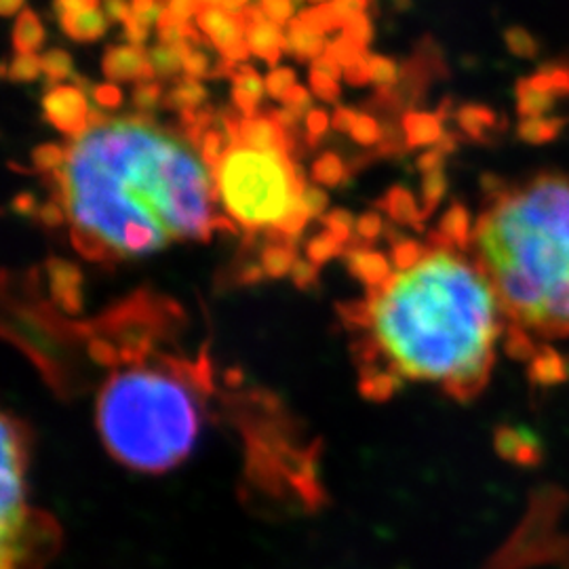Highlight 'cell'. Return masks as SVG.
I'll return each instance as SVG.
<instances>
[{"label": "cell", "instance_id": "obj_49", "mask_svg": "<svg viewBox=\"0 0 569 569\" xmlns=\"http://www.w3.org/2000/svg\"><path fill=\"white\" fill-rule=\"evenodd\" d=\"M281 102H283V106H289V108H296V110L305 112V114H310V110H312V98H310V91L305 89L302 84H293V87L284 93Z\"/></svg>", "mask_w": 569, "mask_h": 569}, {"label": "cell", "instance_id": "obj_53", "mask_svg": "<svg viewBox=\"0 0 569 569\" xmlns=\"http://www.w3.org/2000/svg\"><path fill=\"white\" fill-rule=\"evenodd\" d=\"M310 70H317V72H321V74H327V77H331V79H336V81H340V77L345 74V68L340 66V61L333 60L331 56H327L323 53L321 58H317V60L310 63Z\"/></svg>", "mask_w": 569, "mask_h": 569}, {"label": "cell", "instance_id": "obj_38", "mask_svg": "<svg viewBox=\"0 0 569 569\" xmlns=\"http://www.w3.org/2000/svg\"><path fill=\"white\" fill-rule=\"evenodd\" d=\"M300 201L312 218H321L326 213L327 204H329V197H327L326 190H321L319 186L306 183L302 188V194H300Z\"/></svg>", "mask_w": 569, "mask_h": 569}, {"label": "cell", "instance_id": "obj_56", "mask_svg": "<svg viewBox=\"0 0 569 569\" xmlns=\"http://www.w3.org/2000/svg\"><path fill=\"white\" fill-rule=\"evenodd\" d=\"M357 117H359V114H357L352 108L340 106V108H336V112H333L331 124H333V129H336V131L350 133V131H352V127H355V122H357Z\"/></svg>", "mask_w": 569, "mask_h": 569}, {"label": "cell", "instance_id": "obj_19", "mask_svg": "<svg viewBox=\"0 0 569 569\" xmlns=\"http://www.w3.org/2000/svg\"><path fill=\"white\" fill-rule=\"evenodd\" d=\"M204 100H207V89L201 81L183 77L182 81L164 96L163 102L167 108L183 112V110H201Z\"/></svg>", "mask_w": 569, "mask_h": 569}, {"label": "cell", "instance_id": "obj_45", "mask_svg": "<svg viewBox=\"0 0 569 569\" xmlns=\"http://www.w3.org/2000/svg\"><path fill=\"white\" fill-rule=\"evenodd\" d=\"M91 96H93L96 103H98L100 108H106V110H114V108H119L122 103V91L117 84H112V82L93 84V87H91Z\"/></svg>", "mask_w": 569, "mask_h": 569}, {"label": "cell", "instance_id": "obj_52", "mask_svg": "<svg viewBox=\"0 0 569 569\" xmlns=\"http://www.w3.org/2000/svg\"><path fill=\"white\" fill-rule=\"evenodd\" d=\"M150 34V26H146L143 21L131 16V20L124 23V39L131 42L133 47H143V42L148 41Z\"/></svg>", "mask_w": 569, "mask_h": 569}, {"label": "cell", "instance_id": "obj_51", "mask_svg": "<svg viewBox=\"0 0 569 569\" xmlns=\"http://www.w3.org/2000/svg\"><path fill=\"white\" fill-rule=\"evenodd\" d=\"M98 0H56V13L68 16V13H84V11H98Z\"/></svg>", "mask_w": 569, "mask_h": 569}, {"label": "cell", "instance_id": "obj_42", "mask_svg": "<svg viewBox=\"0 0 569 569\" xmlns=\"http://www.w3.org/2000/svg\"><path fill=\"white\" fill-rule=\"evenodd\" d=\"M355 232H357V237H359L361 241L371 243V241H376V239L385 232V222H382V218H380L378 213L369 211V213H363V216L357 220Z\"/></svg>", "mask_w": 569, "mask_h": 569}, {"label": "cell", "instance_id": "obj_10", "mask_svg": "<svg viewBox=\"0 0 569 569\" xmlns=\"http://www.w3.org/2000/svg\"><path fill=\"white\" fill-rule=\"evenodd\" d=\"M239 143L266 150V152H287L291 154L296 148V140L291 133H287L279 122L272 119V114H256V117H243L241 119V131H239Z\"/></svg>", "mask_w": 569, "mask_h": 569}, {"label": "cell", "instance_id": "obj_23", "mask_svg": "<svg viewBox=\"0 0 569 569\" xmlns=\"http://www.w3.org/2000/svg\"><path fill=\"white\" fill-rule=\"evenodd\" d=\"M42 72V61L37 53H18L9 66H4V77L13 82H34Z\"/></svg>", "mask_w": 569, "mask_h": 569}, {"label": "cell", "instance_id": "obj_11", "mask_svg": "<svg viewBox=\"0 0 569 569\" xmlns=\"http://www.w3.org/2000/svg\"><path fill=\"white\" fill-rule=\"evenodd\" d=\"M47 268H49V283H51L53 300L61 306L63 312H70V315L81 312V270L63 260H51Z\"/></svg>", "mask_w": 569, "mask_h": 569}, {"label": "cell", "instance_id": "obj_14", "mask_svg": "<svg viewBox=\"0 0 569 569\" xmlns=\"http://www.w3.org/2000/svg\"><path fill=\"white\" fill-rule=\"evenodd\" d=\"M284 51L300 61H315L327 51L323 34L306 26L300 18H293L284 26Z\"/></svg>", "mask_w": 569, "mask_h": 569}, {"label": "cell", "instance_id": "obj_58", "mask_svg": "<svg viewBox=\"0 0 569 569\" xmlns=\"http://www.w3.org/2000/svg\"><path fill=\"white\" fill-rule=\"evenodd\" d=\"M418 167H420V171L427 173V176L428 173L439 171V167H441V152H439V150H432V152L422 154L420 161H418Z\"/></svg>", "mask_w": 569, "mask_h": 569}, {"label": "cell", "instance_id": "obj_39", "mask_svg": "<svg viewBox=\"0 0 569 569\" xmlns=\"http://www.w3.org/2000/svg\"><path fill=\"white\" fill-rule=\"evenodd\" d=\"M89 357L100 366H117L121 363V348L106 342L102 338H93L89 342Z\"/></svg>", "mask_w": 569, "mask_h": 569}, {"label": "cell", "instance_id": "obj_8", "mask_svg": "<svg viewBox=\"0 0 569 569\" xmlns=\"http://www.w3.org/2000/svg\"><path fill=\"white\" fill-rule=\"evenodd\" d=\"M239 16L244 23V41L251 56L268 61L270 66H277L284 53L283 28L268 20L262 7L247 4Z\"/></svg>", "mask_w": 569, "mask_h": 569}, {"label": "cell", "instance_id": "obj_28", "mask_svg": "<svg viewBox=\"0 0 569 569\" xmlns=\"http://www.w3.org/2000/svg\"><path fill=\"white\" fill-rule=\"evenodd\" d=\"M425 253H427V244L401 239L392 247L390 262L397 268V272H403V270H409L411 266L418 264L425 258Z\"/></svg>", "mask_w": 569, "mask_h": 569}, {"label": "cell", "instance_id": "obj_30", "mask_svg": "<svg viewBox=\"0 0 569 569\" xmlns=\"http://www.w3.org/2000/svg\"><path fill=\"white\" fill-rule=\"evenodd\" d=\"M68 161V150L56 143H42L32 152V163L42 173H58Z\"/></svg>", "mask_w": 569, "mask_h": 569}, {"label": "cell", "instance_id": "obj_6", "mask_svg": "<svg viewBox=\"0 0 569 569\" xmlns=\"http://www.w3.org/2000/svg\"><path fill=\"white\" fill-rule=\"evenodd\" d=\"M194 20L204 39L220 51L222 60L239 66L251 56L239 13H230L220 4H201Z\"/></svg>", "mask_w": 569, "mask_h": 569}, {"label": "cell", "instance_id": "obj_47", "mask_svg": "<svg viewBox=\"0 0 569 569\" xmlns=\"http://www.w3.org/2000/svg\"><path fill=\"white\" fill-rule=\"evenodd\" d=\"M291 279H293L296 287L310 289L319 279V266L312 264L310 260H296L293 270H291Z\"/></svg>", "mask_w": 569, "mask_h": 569}, {"label": "cell", "instance_id": "obj_20", "mask_svg": "<svg viewBox=\"0 0 569 569\" xmlns=\"http://www.w3.org/2000/svg\"><path fill=\"white\" fill-rule=\"evenodd\" d=\"M296 260H298L296 249L291 243H270L262 251L260 264L270 279H281L287 272L293 270Z\"/></svg>", "mask_w": 569, "mask_h": 569}, {"label": "cell", "instance_id": "obj_44", "mask_svg": "<svg viewBox=\"0 0 569 569\" xmlns=\"http://www.w3.org/2000/svg\"><path fill=\"white\" fill-rule=\"evenodd\" d=\"M266 18L279 26H287L293 20V0H260Z\"/></svg>", "mask_w": 569, "mask_h": 569}, {"label": "cell", "instance_id": "obj_59", "mask_svg": "<svg viewBox=\"0 0 569 569\" xmlns=\"http://www.w3.org/2000/svg\"><path fill=\"white\" fill-rule=\"evenodd\" d=\"M264 274L262 264H247L243 268V272L239 274V279H241V283H258Z\"/></svg>", "mask_w": 569, "mask_h": 569}, {"label": "cell", "instance_id": "obj_2", "mask_svg": "<svg viewBox=\"0 0 569 569\" xmlns=\"http://www.w3.org/2000/svg\"><path fill=\"white\" fill-rule=\"evenodd\" d=\"M371 296L363 326L395 373L437 382L456 399L486 388L498 348L507 346V326L472 244L432 232L425 258Z\"/></svg>", "mask_w": 569, "mask_h": 569}, {"label": "cell", "instance_id": "obj_15", "mask_svg": "<svg viewBox=\"0 0 569 569\" xmlns=\"http://www.w3.org/2000/svg\"><path fill=\"white\" fill-rule=\"evenodd\" d=\"M58 20H60L61 30L74 41H98L108 30V18L102 16V11L68 13V16H60Z\"/></svg>", "mask_w": 569, "mask_h": 569}, {"label": "cell", "instance_id": "obj_33", "mask_svg": "<svg viewBox=\"0 0 569 569\" xmlns=\"http://www.w3.org/2000/svg\"><path fill=\"white\" fill-rule=\"evenodd\" d=\"M446 188H448V182H446V176H443L441 171L428 173L427 178H425V183H422V192H425V218L437 209V204L441 203V199H443V194H446Z\"/></svg>", "mask_w": 569, "mask_h": 569}, {"label": "cell", "instance_id": "obj_36", "mask_svg": "<svg viewBox=\"0 0 569 569\" xmlns=\"http://www.w3.org/2000/svg\"><path fill=\"white\" fill-rule=\"evenodd\" d=\"M298 84L296 82V72L291 68H274L268 79H266V91L274 98V100H283L284 93Z\"/></svg>", "mask_w": 569, "mask_h": 569}, {"label": "cell", "instance_id": "obj_12", "mask_svg": "<svg viewBox=\"0 0 569 569\" xmlns=\"http://www.w3.org/2000/svg\"><path fill=\"white\" fill-rule=\"evenodd\" d=\"M228 79L232 81V102L243 112V117L249 119L260 114L258 106L266 91V82L260 79V74L251 66L239 63L230 70Z\"/></svg>", "mask_w": 569, "mask_h": 569}, {"label": "cell", "instance_id": "obj_54", "mask_svg": "<svg viewBox=\"0 0 569 569\" xmlns=\"http://www.w3.org/2000/svg\"><path fill=\"white\" fill-rule=\"evenodd\" d=\"M39 220L47 228H58L66 222V209L58 203L42 204L39 209Z\"/></svg>", "mask_w": 569, "mask_h": 569}, {"label": "cell", "instance_id": "obj_16", "mask_svg": "<svg viewBox=\"0 0 569 569\" xmlns=\"http://www.w3.org/2000/svg\"><path fill=\"white\" fill-rule=\"evenodd\" d=\"M403 133L409 148L428 146L441 140V122L432 114L425 112H407L403 117Z\"/></svg>", "mask_w": 569, "mask_h": 569}, {"label": "cell", "instance_id": "obj_41", "mask_svg": "<svg viewBox=\"0 0 569 569\" xmlns=\"http://www.w3.org/2000/svg\"><path fill=\"white\" fill-rule=\"evenodd\" d=\"M131 13L146 26H152L163 18L164 4L161 0H131Z\"/></svg>", "mask_w": 569, "mask_h": 569}, {"label": "cell", "instance_id": "obj_5", "mask_svg": "<svg viewBox=\"0 0 569 569\" xmlns=\"http://www.w3.org/2000/svg\"><path fill=\"white\" fill-rule=\"evenodd\" d=\"M213 176L226 213L247 230H279L306 186L287 152L243 143L230 146Z\"/></svg>", "mask_w": 569, "mask_h": 569}, {"label": "cell", "instance_id": "obj_4", "mask_svg": "<svg viewBox=\"0 0 569 569\" xmlns=\"http://www.w3.org/2000/svg\"><path fill=\"white\" fill-rule=\"evenodd\" d=\"M197 387H209V376L192 366L142 361L117 371L98 401L103 446L121 465L143 472L178 467L201 430Z\"/></svg>", "mask_w": 569, "mask_h": 569}, {"label": "cell", "instance_id": "obj_46", "mask_svg": "<svg viewBox=\"0 0 569 569\" xmlns=\"http://www.w3.org/2000/svg\"><path fill=\"white\" fill-rule=\"evenodd\" d=\"M201 9L199 0H167L164 16L171 20L188 21Z\"/></svg>", "mask_w": 569, "mask_h": 569}, {"label": "cell", "instance_id": "obj_48", "mask_svg": "<svg viewBox=\"0 0 569 569\" xmlns=\"http://www.w3.org/2000/svg\"><path fill=\"white\" fill-rule=\"evenodd\" d=\"M345 79L352 87H363L371 82V70H369V56L361 60L352 61L345 68Z\"/></svg>", "mask_w": 569, "mask_h": 569}, {"label": "cell", "instance_id": "obj_50", "mask_svg": "<svg viewBox=\"0 0 569 569\" xmlns=\"http://www.w3.org/2000/svg\"><path fill=\"white\" fill-rule=\"evenodd\" d=\"M270 114H272L274 121L283 127L287 133H291L293 129H298V124L305 119V112H300V110H296V108H289V106L277 108V110H272ZM306 117H308V114H306Z\"/></svg>", "mask_w": 569, "mask_h": 569}, {"label": "cell", "instance_id": "obj_24", "mask_svg": "<svg viewBox=\"0 0 569 569\" xmlns=\"http://www.w3.org/2000/svg\"><path fill=\"white\" fill-rule=\"evenodd\" d=\"M180 51L183 56V74L188 79H194V81L216 79V68H211V61H209L201 47L186 44Z\"/></svg>", "mask_w": 569, "mask_h": 569}, {"label": "cell", "instance_id": "obj_9", "mask_svg": "<svg viewBox=\"0 0 569 569\" xmlns=\"http://www.w3.org/2000/svg\"><path fill=\"white\" fill-rule=\"evenodd\" d=\"M103 77L110 81H152L154 68L143 47L119 44L106 51L102 61Z\"/></svg>", "mask_w": 569, "mask_h": 569}, {"label": "cell", "instance_id": "obj_60", "mask_svg": "<svg viewBox=\"0 0 569 569\" xmlns=\"http://www.w3.org/2000/svg\"><path fill=\"white\" fill-rule=\"evenodd\" d=\"M26 0H0V11L2 16H16L18 11H23Z\"/></svg>", "mask_w": 569, "mask_h": 569}, {"label": "cell", "instance_id": "obj_64", "mask_svg": "<svg viewBox=\"0 0 569 569\" xmlns=\"http://www.w3.org/2000/svg\"><path fill=\"white\" fill-rule=\"evenodd\" d=\"M310 4H315V7H321V4H327V2H331V0H308Z\"/></svg>", "mask_w": 569, "mask_h": 569}, {"label": "cell", "instance_id": "obj_35", "mask_svg": "<svg viewBox=\"0 0 569 569\" xmlns=\"http://www.w3.org/2000/svg\"><path fill=\"white\" fill-rule=\"evenodd\" d=\"M310 89L323 102L336 103L340 100V82L317 70H310Z\"/></svg>", "mask_w": 569, "mask_h": 569}, {"label": "cell", "instance_id": "obj_40", "mask_svg": "<svg viewBox=\"0 0 569 569\" xmlns=\"http://www.w3.org/2000/svg\"><path fill=\"white\" fill-rule=\"evenodd\" d=\"M327 129H329L327 112L312 108L310 114L306 117V143L308 146H317V143L326 138Z\"/></svg>", "mask_w": 569, "mask_h": 569}, {"label": "cell", "instance_id": "obj_55", "mask_svg": "<svg viewBox=\"0 0 569 569\" xmlns=\"http://www.w3.org/2000/svg\"><path fill=\"white\" fill-rule=\"evenodd\" d=\"M106 18L108 21H114V23H127V21L131 20V4L129 2H124V0H108L106 2Z\"/></svg>", "mask_w": 569, "mask_h": 569}, {"label": "cell", "instance_id": "obj_57", "mask_svg": "<svg viewBox=\"0 0 569 569\" xmlns=\"http://www.w3.org/2000/svg\"><path fill=\"white\" fill-rule=\"evenodd\" d=\"M13 209L21 213V216H34V213H39L37 211V201H34V197L32 194H28V192H23V194H18L16 197V201H13Z\"/></svg>", "mask_w": 569, "mask_h": 569}, {"label": "cell", "instance_id": "obj_37", "mask_svg": "<svg viewBox=\"0 0 569 569\" xmlns=\"http://www.w3.org/2000/svg\"><path fill=\"white\" fill-rule=\"evenodd\" d=\"M342 34H345L346 39H350V41L355 42L357 47L367 49L369 42H371V37H373L371 20L367 18V13L366 16H359V18H355V20H350L346 23Z\"/></svg>", "mask_w": 569, "mask_h": 569}, {"label": "cell", "instance_id": "obj_22", "mask_svg": "<svg viewBox=\"0 0 569 569\" xmlns=\"http://www.w3.org/2000/svg\"><path fill=\"white\" fill-rule=\"evenodd\" d=\"M348 178V169L345 161L336 152H326L321 154L315 164H312V180L321 186H340Z\"/></svg>", "mask_w": 569, "mask_h": 569}, {"label": "cell", "instance_id": "obj_63", "mask_svg": "<svg viewBox=\"0 0 569 569\" xmlns=\"http://www.w3.org/2000/svg\"><path fill=\"white\" fill-rule=\"evenodd\" d=\"M201 4H220V7H224L228 0H199Z\"/></svg>", "mask_w": 569, "mask_h": 569}, {"label": "cell", "instance_id": "obj_31", "mask_svg": "<svg viewBox=\"0 0 569 569\" xmlns=\"http://www.w3.org/2000/svg\"><path fill=\"white\" fill-rule=\"evenodd\" d=\"M342 244L338 243L329 232L315 237L310 243L306 244V256L315 266L326 264L327 260L336 258L338 253H342Z\"/></svg>", "mask_w": 569, "mask_h": 569}, {"label": "cell", "instance_id": "obj_25", "mask_svg": "<svg viewBox=\"0 0 569 569\" xmlns=\"http://www.w3.org/2000/svg\"><path fill=\"white\" fill-rule=\"evenodd\" d=\"M399 387H401V376L399 373L380 371V373H373L371 378H366L361 382V392L366 395L367 399L387 401L388 397Z\"/></svg>", "mask_w": 569, "mask_h": 569}, {"label": "cell", "instance_id": "obj_29", "mask_svg": "<svg viewBox=\"0 0 569 569\" xmlns=\"http://www.w3.org/2000/svg\"><path fill=\"white\" fill-rule=\"evenodd\" d=\"M323 224H326L327 232L338 241V243L345 244L352 241V234H355V218L350 216V211L346 209H333L331 213L323 216Z\"/></svg>", "mask_w": 569, "mask_h": 569}, {"label": "cell", "instance_id": "obj_27", "mask_svg": "<svg viewBox=\"0 0 569 569\" xmlns=\"http://www.w3.org/2000/svg\"><path fill=\"white\" fill-rule=\"evenodd\" d=\"M42 72L51 79V81H61L68 77H77L74 74V66H72V58L70 53L61 51V49H51L47 53H42Z\"/></svg>", "mask_w": 569, "mask_h": 569}, {"label": "cell", "instance_id": "obj_18", "mask_svg": "<svg viewBox=\"0 0 569 569\" xmlns=\"http://www.w3.org/2000/svg\"><path fill=\"white\" fill-rule=\"evenodd\" d=\"M385 209L388 216L397 222V224L413 226L418 230H422V218L425 213L418 209L416 199L411 197V192H407L406 188H392L388 190L387 199H385Z\"/></svg>", "mask_w": 569, "mask_h": 569}, {"label": "cell", "instance_id": "obj_34", "mask_svg": "<svg viewBox=\"0 0 569 569\" xmlns=\"http://www.w3.org/2000/svg\"><path fill=\"white\" fill-rule=\"evenodd\" d=\"M163 87L159 82H140L133 91V106L142 112L154 110L159 103L163 102Z\"/></svg>", "mask_w": 569, "mask_h": 569}, {"label": "cell", "instance_id": "obj_7", "mask_svg": "<svg viewBox=\"0 0 569 569\" xmlns=\"http://www.w3.org/2000/svg\"><path fill=\"white\" fill-rule=\"evenodd\" d=\"M42 112L44 119L51 122L58 131L81 138L89 129V103H87V91H82L77 84H56L51 87L42 98Z\"/></svg>", "mask_w": 569, "mask_h": 569}, {"label": "cell", "instance_id": "obj_26", "mask_svg": "<svg viewBox=\"0 0 569 569\" xmlns=\"http://www.w3.org/2000/svg\"><path fill=\"white\" fill-rule=\"evenodd\" d=\"M369 70H371V82L378 87V93H388L399 82V68L388 58L369 56Z\"/></svg>", "mask_w": 569, "mask_h": 569}, {"label": "cell", "instance_id": "obj_32", "mask_svg": "<svg viewBox=\"0 0 569 569\" xmlns=\"http://www.w3.org/2000/svg\"><path fill=\"white\" fill-rule=\"evenodd\" d=\"M350 138L361 146H376L385 138V131L371 114H359L350 131Z\"/></svg>", "mask_w": 569, "mask_h": 569}, {"label": "cell", "instance_id": "obj_3", "mask_svg": "<svg viewBox=\"0 0 569 569\" xmlns=\"http://www.w3.org/2000/svg\"><path fill=\"white\" fill-rule=\"evenodd\" d=\"M507 326V350L540 371L569 345V173L545 171L491 190L472 224Z\"/></svg>", "mask_w": 569, "mask_h": 569}, {"label": "cell", "instance_id": "obj_62", "mask_svg": "<svg viewBox=\"0 0 569 569\" xmlns=\"http://www.w3.org/2000/svg\"><path fill=\"white\" fill-rule=\"evenodd\" d=\"M226 378H228L230 387H239L241 385V371H228Z\"/></svg>", "mask_w": 569, "mask_h": 569}, {"label": "cell", "instance_id": "obj_61", "mask_svg": "<svg viewBox=\"0 0 569 569\" xmlns=\"http://www.w3.org/2000/svg\"><path fill=\"white\" fill-rule=\"evenodd\" d=\"M247 2L249 0H228L224 4L226 11H230V13H241V9L247 7Z\"/></svg>", "mask_w": 569, "mask_h": 569}, {"label": "cell", "instance_id": "obj_21", "mask_svg": "<svg viewBox=\"0 0 569 569\" xmlns=\"http://www.w3.org/2000/svg\"><path fill=\"white\" fill-rule=\"evenodd\" d=\"M150 63L154 68V74L159 79H173L183 72V56L178 47L169 44H157L148 51Z\"/></svg>", "mask_w": 569, "mask_h": 569}, {"label": "cell", "instance_id": "obj_1", "mask_svg": "<svg viewBox=\"0 0 569 569\" xmlns=\"http://www.w3.org/2000/svg\"><path fill=\"white\" fill-rule=\"evenodd\" d=\"M190 142L146 119H108L68 148L53 178L87 260L142 258L216 230L211 169Z\"/></svg>", "mask_w": 569, "mask_h": 569}, {"label": "cell", "instance_id": "obj_43", "mask_svg": "<svg viewBox=\"0 0 569 569\" xmlns=\"http://www.w3.org/2000/svg\"><path fill=\"white\" fill-rule=\"evenodd\" d=\"M367 4H369V0H331L329 2L336 18L342 23V30L348 21L355 20L359 16H366Z\"/></svg>", "mask_w": 569, "mask_h": 569}, {"label": "cell", "instance_id": "obj_13", "mask_svg": "<svg viewBox=\"0 0 569 569\" xmlns=\"http://www.w3.org/2000/svg\"><path fill=\"white\" fill-rule=\"evenodd\" d=\"M346 264L348 270L355 274V279L363 281L371 289H380L392 277V268L390 262L382 253L363 249V247H355L346 253Z\"/></svg>", "mask_w": 569, "mask_h": 569}, {"label": "cell", "instance_id": "obj_17", "mask_svg": "<svg viewBox=\"0 0 569 569\" xmlns=\"http://www.w3.org/2000/svg\"><path fill=\"white\" fill-rule=\"evenodd\" d=\"M44 42V28L34 11L23 9L13 28V47L18 53H37Z\"/></svg>", "mask_w": 569, "mask_h": 569}]
</instances>
